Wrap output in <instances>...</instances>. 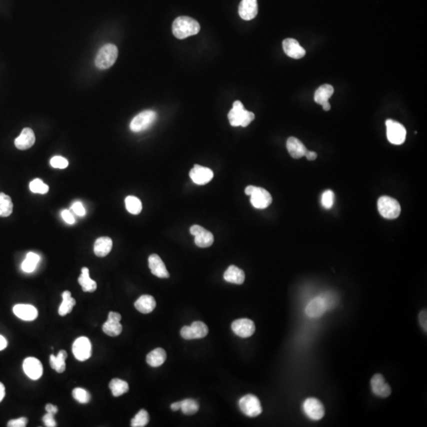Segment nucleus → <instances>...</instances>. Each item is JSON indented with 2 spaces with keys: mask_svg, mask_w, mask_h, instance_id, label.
I'll return each mask as SVG.
<instances>
[{
  "mask_svg": "<svg viewBox=\"0 0 427 427\" xmlns=\"http://www.w3.org/2000/svg\"><path fill=\"white\" fill-rule=\"evenodd\" d=\"M418 319H420V324H421L422 328H424V331L426 332L427 330V314H426V310H422L421 312H420V315H418Z\"/></svg>",
  "mask_w": 427,
  "mask_h": 427,
  "instance_id": "47",
  "label": "nucleus"
},
{
  "mask_svg": "<svg viewBox=\"0 0 427 427\" xmlns=\"http://www.w3.org/2000/svg\"><path fill=\"white\" fill-rule=\"evenodd\" d=\"M157 120V114L152 110H145L133 118L130 124V129L133 132H141L146 130Z\"/></svg>",
  "mask_w": 427,
  "mask_h": 427,
  "instance_id": "6",
  "label": "nucleus"
},
{
  "mask_svg": "<svg viewBox=\"0 0 427 427\" xmlns=\"http://www.w3.org/2000/svg\"><path fill=\"white\" fill-rule=\"evenodd\" d=\"M35 141L36 138L34 130L28 128H26L22 130L20 136L14 140V145L18 149L24 150L32 148L35 144Z\"/></svg>",
  "mask_w": 427,
  "mask_h": 427,
  "instance_id": "23",
  "label": "nucleus"
},
{
  "mask_svg": "<svg viewBox=\"0 0 427 427\" xmlns=\"http://www.w3.org/2000/svg\"><path fill=\"white\" fill-rule=\"evenodd\" d=\"M378 208L380 216L388 220H395L400 214L401 208L399 202L387 196L379 198Z\"/></svg>",
  "mask_w": 427,
  "mask_h": 427,
  "instance_id": "5",
  "label": "nucleus"
},
{
  "mask_svg": "<svg viewBox=\"0 0 427 427\" xmlns=\"http://www.w3.org/2000/svg\"><path fill=\"white\" fill-rule=\"evenodd\" d=\"M238 13L240 17L246 21L255 18L258 14L257 0H242L239 4Z\"/></svg>",
  "mask_w": 427,
  "mask_h": 427,
  "instance_id": "21",
  "label": "nucleus"
},
{
  "mask_svg": "<svg viewBox=\"0 0 427 427\" xmlns=\"http://www.w3.org/2000/svg\"><path fill=\"white\" fill-rule=\"evenodd\" d=\"M190 232L195 236L196 244L200 248H208L214 243V235L200 226H192L190 228Z\"/></svg>",
  "mask_w": 427,
  "mask_h": 427,
  "instance_id": "12",
  "label": "nucleus"
},
{
  "mask_svg": "<svg viewBox=\"0 0 427 427\" xmlns=\"http://www.w3.org/2000/svg\"><path fill=\"white\" fill-rule=\"evenodd\" d=\"M333 94H334V88L332 86L324 84L320 86L316 90L314 94V100L315 102L322 106L324 103L328 102L329 98L332 96Z\"/></svg>",
  "mask_w": 427,
  "mask_h": 427,
  "instance_id": "30",
  "label": "nucleus"
},
{
  "mask_svg": "<svg viewBox=\"0 0 427 427\" xmlns=\"http://www.w3.org/2000/svg\"><path fill=\"white\" fill-rule=\"evenodd\" d=\"M68 358V353L64 350H61L58 353L57 356H54V354H52L50 356V365L53 370H55L57 372H64L66 370V361Z\"/></svg>",
  "mask_w": 427,
  "mask_h": 427,
  "instance_id": "32",
  "label": "nucleus"
},
{
  "mask_svg": "<svg viewBox=\"0 0 427 427\" xmlns=\"http://www.w3.org/2000/svg\"><path fill=\"white\" fill-rule=\"evenodd\" d=\"M328 308L327 303L323 296L314 298L310 300L306 308V314L311 318H319L324 314Z\"/></svg>",
  "mask_w": 427,
  "mask_h": 427,
  "instance_id": "17",
  "label": "nucleus"
},
{
  "mask_svg": "<svg viewBox=\"0 0 427 427\" xmlns=\"http://www.w3.org/2000/svg\"><path fill=\"white\" fill-rule=\"evenodd\" d=\"M8 346V341L2 336L0 334V350H2Z\"/></svg>",
  "mask_w": 427,
  "mask_h": 427,
  "instance_id": "50",
  "label": "nucleus"
},
{
  "mask_svg": "<svg viewBox=\"0 0 427 427\" xmlns=\"http://www.w3.org/2000/svg\"><path fill=\"white\" fill-rule=\"evenodd\" d=\"M166 360V352L161 348H155L146 356V362L152 367H159Z\"/></svg>",
  "mask_w": 427,
  "mask_h": 427,
  "instance_id": "28",
  "label": "nucleus"
},
{
  "mask_svg": "<svg viewBox=\"0 0 427 427\" xmlns=\"http://www.w3.org/2000/svg\"><path fill=\"white\" fill-rule=\"evenodd\" d=\"M62 302L59 308V314L61 316H66L72 312L76 306V302L72 297L70 291L65 290L62 294Z\"/></svg>",
  "mask_w": 427,
  "mask_h": 427,
  "instance_id": "31",
  "label": "nucleus"
},
{
  "mask_svg": "<svg viewBox=\"0 0 427 427\" xmlns=\"http://www.w3.org/2000/svg\"><path fill=\"white\" fill-rule=\"evenodd\" d=\"M72 210H73L74 213L76 214L77 216H81V217H82V216H84L86 214V210L85 208H84V205H82V204L81 202H78V201L73 204V205H72Z\"/></svg>",
  "mask_w": 427,
  "mask_h": 427,
  "instance_id": "44",
  "label": "nucleus"
},
{
  "mask_svg": "<svg viewBox=\"0 0 427 427\" xmlns=\"http://www.w3.org/2000/svg\"><path fill=\"white\" fill-rule=\"evenodd\" d=\"M13 312L16 316L26 322L34 320L38 316V310L31 304H16L13 308Z\"/></svg>",
  "mask_w": 427,
  "mask_h": 427,
  "instance_id": "22",
  "label": "nucleus"
},
{
  "mask_svg": "<svg viewBox=\"0 0 427 427\" xmlns=\"http://www.w3.org/2000/svg\"><path fill=\"white\" fill-rule=\"evenodd\" d=\"M28 422V420L25 417L17 418V420H10L8 426L9 427H25Z\"/></svg>",
  "mask_w": 427,
  "mask_h": 427,
  "instance_id": "43",
  "label": "nucleus"
},
{
  "mask_svg": "<svg viewBox=\"0 0 427 427\" xmlns=\"http://www.w3.org/2000/svg\"><path fill=\"white\" fill-rule=\"evenodd\" d=\"M386 124L388 140L392 144L401 145L405 142L406 130L401 124L393 120H387Z\"/></svg>",
  "mask_w": 427,
  "mask_h": 427,
  "instance_id": "8",
  "label": "nucleus"
},
{
  "mask_svg": "<svg viewBox=\"0 0 427 427\" xmlns=\"http://www.w3.org/2000/svg\"><path fill=\"white\" fill-rule=\"evenodd\" d=\"M50 164H51L53 168H61V170H62V168H65L68 166V161L66 158H64L61 157V156H55V157H53L51 159Z\"/></svg>",
  "mask_w": 427,
  "mask_h": 427,
  "instance_id": "42",
  "label": "nucleus"
},
{
  "mask_svg": "<svg viewBox=\"0 0 427 427\" xmlns=\"http://www.w3.org/2000/svg\"><path fill=\"white\" fill-rule=\"evenodd\" d=\"M125 206L129 213L138 214L142 212V205L140 198L133 196H128L125 198Z\"/></svg>",
  "mask_w": 427,
  "mask_h": 427,
  "instance_id": "36",
  "label": "nucleus"
},
{
  "mask_svg": "<svg viewBox=\"0 0 427 427\" xmlns=\"http://www.w3.org/2000/svg\"><path fill=\"white\" fill-rule=\"evenodd\" d=\"M110 388L111 390L112 395L115 397H118L128 392L129 386L128 382L118 378H114L110 382Z\"/></svg>",
  "mask_w": 427,
  "mask_h": 427,
  "instance_id": "33",
  "label": "nucleus"
},
{
  "mask_svg": "<svg viewBox=\"0 0 427 427\" xmlns=\"http://www.w3.org/2000/svg\"><path fill=\"white\" fill-rule=\"evenodd\" d=\"M303 410L310 420H320L324 416L325 410L322 402L316 398H308L303 402Z\"/></svg>",
  "mask_w": 427,
  "mask_h": 427,
  "instance_id": "11",
  "label": "nucleus"
},
{
  "mask_svg": "<svg viewBox=\"0 0 427 427\" xmlns=\"http://www.w3.org/2000/svg\"><path fill=\"white\" fill-rule=\"evenodd\" d=\"M170 408L171 410H174V412H176V410H180V408H182V401L174 402V404H171Z\"/></svg>",
  "mask_w": 427,
  "mask_h": 427,
  "instance_id": "51",
  "label": "nucleus"
},
{
  "mask_svg": "<svg viewBox=\"0 0 427 427\" xmlns=\"http://www.w3.org/2000/svg\"><path fill=\"white\" fill-rule=\"evenodd\" d=\"M334 194L332 190H326L322 194V204L324 208L330 209L334 204Z\"/></svg>",
  "mask_w": 427,
  "mask_h": 427,
  "instance_id": "41",
  "label": "nucleus"
},
{
  "mask_svg": "<svg viewBox=\"0 0 427 427\" xmlns=\"http://www.w3.org/2000/svg\"><path fill=\"white\" fill-rule=\"evenodd\" d=\"M120 314L116 312H110L108 320L103 324V332L108 334V336L116 337L119 336L123 330V327L120 323Z\"/></svg>",
  "mask_w": 427,
  "mask_h": 427,
  "instance_id": "15",
  "label": "nucleus"
},
{
  "mask_svg": "<svg viewBox=\"0 0 427 427\" xmlns=\"http://www.w3.org/2000/svg\"><path fill=\"white\" fill-rule=\"evenodd\" d=\"M370 384L372 392L378 396L386 398L391 395V388L380 374H376L372 376Z\"/></svg>",
  "mask_w": 427,
  "mask_h": 427,
  "instance_id": "18",
  "label": "nucleus"
},
{
  "mask_svg": "<svg viewBox=\"0 0 427 427\" xmlns=\"http://www.w3.org/2000/svg\"><path fill=\"white\" fill-rule=\"evenodd\" d=\"M198 409H200V405L195 400L186 399L182 401L180 410L184 414L192 416V414H196L198 412Z\"/></svg>",
  "mask_w": 427,
  "mask_h": 427,
  "instance_id": "37",
  "label": "nucleus"
},
{
  "mask_svg": "<svg viewBox=\"0 0 427 427\" xmlns=\"http://www.w3.org/2000/svg\"><path fill=\"white\" fill-rule=\"evenodd\" d=\"M42 421L46 426L48 427H56V422L55 418H54V414L47 413L44 414L42 418Z\"/></svg>",
  "mask_w": 427,
  "mask_h": 427,
  "instance_id": "45",
  "label": "nucleus"
},
{
  "mask_svg": "<svg viewBox=\"0 0 427 427\" xmlns=\"http://www.w3.org/2000/svg\"><path fill=\"white\" fill-rule=\"evenodd\" d=\"M200 30V25L198 22L188 16H180L172 23V34L180 40L196 35Z\"/></svg>",
  "mask_w": 427,
  "mask_h": 427,
  "instance_id": "1",
  "label": "nucleus"
},
{
  "mask_svg": "<svg viewBox=\"0 0 427 427\" xmlns=\"http://www.w3.org/2000/svg\"><path fill=\"white\" fill-rule=\"evenodd\" d=\"M322 107H323L324 111H329V110H331V104H330L329 102H326L322 104Z\"/></svg>",
  "mask_w": 427,
  "mask_h": 427,
  "instance_id": "53",
  "label": "nucleus"
},
{
  "mask_svg": "<svg viewBox=\"0 0 427 427\" xmlns=\"http://www.w3.org/2000/svg\"><path fill=\"white\" fill-rule=\"evenodd\" d=\"M5 386L2 383L0 382V402L4 400V396H5Z\"/></svg>",
  "mask_w": 427,
  "mask_h": 427,
  "instance_id": "52",
  "label": "nucleus"
},
{
  "mask_svg": "<svg viewBox=\"0 0 427 427\" xmlns=\"http://www.w3.org/2000/svg\"><path fill=\"white\" fill-rule=\"evenodd\" d=\"M46 410L47 412V413H50V414H56L58 412V408L55 405L51 404H48L46 405Z\"/></svg>",
  "mask_w": 427,
  "mask_h": 427,
  "instance_id": "48",
  "label": "nucleus"
},
{
  "mask_svg": "<svg viewBox=\"0 0 427 427\" xmlns=\"http://www.w3.org/2000/svg\"><path fill=\"white\" fill-rule=\"evenodd\" d=\"M23 370L27 376L36 380L43 375V366L36 358H27L23 362Z\"/></svg>",
  "mask_w": 427,
  "mask_h": 427,
  "instance_id": "16",
  "label": "nucleus"
},
{
  "mask_svg": "<svg viewBox=\"0 0 427 427\" xmlns=\"http://www.w3.org/2000/svg\"><path fill=\"white\" fill-rule=\"evenodd\" d=\"M39 261H40V256L38 254L30 252L27 254L25 260L22 264V269L23 272L26 273L32 272L36 269Z\"/></svg>",
  "mask_w": 427,
  "mask_h": 427,
  "instance_id": "34",
  "label": "nucleus"
},
{
  "mask_svg": "<svg viewBox=\"0 0 427 427\" xmlns=\"http://www.w3.org/2000/svg\"><path fill=\"white\" fill-rule=\"evenodd\" d=\"M61 216H62V218L68 224H70V225H72V224H74L76 222V220H74V217L73 214H72V212L69 210H64L61 213Z\"/></svg>",
  "mask_w": 427,
  "mask_h": 427,
  "instance_id": "46",
  "label": "nucleus"
},
{
  "mask_svg": "<svg viewBox=\"0 0 427 427\" xmlns=\"http://www.w3.org/2000/svg\"><path fill=\"white\" fill-rule=\"evenodd\" d=\"M286 148L291 157L295 159L304 157L306 154L307 148L306 146L300 142L298 138L295 137H290L286 142Z\"/></svg>",
  "mask_w": 427,
  "mask_h": 427,
  "instance_id": "24",
  "label": "nucleus"
},
{
  "mask_svg": "<svg viewBox=\"0 0 427 427\" xmlns=\"http://www.w3.org/2000/svg\"><path fill=\"white\" fill-rule=\"evenodd\" d=\"M72 396L78 402L82 404H86L90 401L91 396L86 390L81 388H76L72 391Z\"/></svg>",
  "mask_w": 427,
  "mask_h": 427,
  "instance_id": "39",
  "label": "nucleus"
},
{
  "mask_svg": "<svg viewBox=\"0 0 427 427\" xmlns=\"http://www.w3.org/2000/svg\"><path fill=\"white\" fill-rule=\"evenodd\" d=\"M208 334V328L204 322H193L190 326H184L180 330V336L184 340L204 338Z\"/></svg>",
  "mask_w": 427,
  "mask_h": 427,
  "instance_id": "10",
  "label": "nucleus"
},
{
  "mask_svg": "<svg viewBox=\"0 0 427 427\" xmlns=\"http://www.w3.org/2000/svg\"><path fill=\"white\" fill-rule=\"evenodd\" d=\"M308 161H314L318 158V154L316 152H311V150H307L306 154L304 155Z\"/></svg>",
  "mask_w": 427,
  "mask_h": 427,
  "instance_id": "49",
  "label": "nucleus"
},
{
  "mask_svg": "<svg viewBox=\"0 0 427 427\" xmlns=\"http://www.w3.org/2000/svg\"><path fill=\"white\" fill-rule=\"evenodd\" d=\"M74 358L80 362L89 359L92 356V345L89 338L85 336L78 338L72 345Z\"/></svg>",
  "mask_w": 427,
  "mask_h": 427,
  "instance_id": "9",
  "label": "nucleus"
},
{
  "mask_svg": "<svg viewBox=\"0 0 427 427\" xmlns=\"http://www.w3.org/2000/svg\"><path fill=\"white\" fill-rule=\"evenodd\" d=\"M78 284L81 285L84 292H94L96 289V282L90 277V270L87 268H82L81 276L78 277Z\"/></svg>",
  "mask_w": 427,
  "mask_h": 427,
  "instance_id": "29",
  "label": "nucleus"
},
{
  "mask_svg": "<svg viewBox=\"0 0 427 427\" xmlns=\"http://www.w3.org/2000/svg\"><path fill=\"white\" fill-rule=\"evenodd\" d=\"M118 57V47L112 44H108L99 50L95 59V65L100 70L110 68L115 64Z\"/></svg>",
  "mask_w": 427,
  "mask_h": 427,
  "instance_id": "4",
  "label": "nucleus"
},
{
  "mask_svg": "<svg viewBox=\"0 0 427 427\" xmlns=\"http://www.w3.org/2000/svg\"><path fill=\"white\" fill-rule=\"evenodd\" d=\"M284 52L292 59L299 60L306 56V50L300 46L297 40L293 38H288L282 42Z\"/></svg>",
  "mask_w": 427,
  "mask_h": 427,
  "instance_id": "19",
  "label": "nucleus"
},
{
  "mask_svg": "<svg viewBox=\"0 0 427 427\" xmlns=\"http://www.w3.org/2000/svg\"><path fill=\"white\" fill-rule=\"evenodd\" d=\"M30 191L34 193H38V194H46L50 190V188L47 184L44 183L42 180L36 179L34 180L30 184Z\"/></svg>",
  "mask_w": 427,
  "mask_h": 427,
  "instance_id": "40",
  "label": "nucleus"
},
{
  "mask_svg": "<svg viewBox=\"0 0 427 427\" xmlns=\"http://www.w3.org/2000/svg\"><path fill=\"white\" fill-rule=\"evenodd\" d=\"M189 176L196 184L204 186L213 179L214 172L210 168L195 164L190 171Z\"/></svg>",
  "mask_w": 427,
  "mask_h": 427,
  "instance_id": "14",
  "label": "nucleus"
},
{
  "mask_svg": "<svg viewBox=\"0 0 427 427\" xmlns=\"http://www.w3.org/2000/svg\"><path fill=\"white\" fill-rule=\"evenodd\" d=\"M239 408L246 416L254 418L262 413L260 401L256 396L248 394L240 398L238 402Z\"/></svg>",
  "mask_w": 427,
  "mask_h": 427,
  "instance_id": "7",
  "label": "nucleus"
},
{
  "mask_svg": "<svg viewBox=\"0 0 427 427\" xmlns=\"http://www.w3.org/2000/svg\"><path fill=\"white\" fill-rule=\"evenodd\" d=\"M134 307L138 312L144 314H150L156 307V300L152 295H142L134 302Z\"/></svg>",
  "mask_w": 427,
  "mask_h": 427,
  "instance_id": "26",
  "label": "nucleus"
},
{
  "mask_svg": "<svg viewBox=\"0 0 427 427\" xmlns=\"http://www.w3.org/2000/svg\"><path fill=\"white\" fill-rule=\"evenodd\" d=\"M244 192L251 197L250 202L256 209H265L272 202V197L270 193L263 188L250 186L246 187Z\"/></svg>",
  "mask_w": 427,
  "mask_h": 427,
  "instance_id": "3",
  "label": "nucleus"
},
{
  "mask_svg": "<svg viewBox=\"0 0 427 427\" xmlns=\"http://www.w3.org/2000/svg\"><path fill=\"white\" fill-rule=\"evenodd\" d=\"M224 280L230 284L240 285L244 282L246 274L242 269L234 265H231L224 273Z\"/></svg>",
  "mask_w": 427,
  "mask_h": 427,
  "instance_id": "25",
  "label": "nucleus"
},
{
  "mask_svg": "<svg viewBox=\"0 0 427 427\" xmlns=\"http://www.w3.org/2000/svg\"><path fill=\"white\" fill-rule=\"evenodd\" d=\"M232 330L238 336L248 338L252 336L256 331L255 324L247 318L236 320L231 325Z\"/></svg>",
  "mask_w": 427,
  "mask_h": 427,
  "instance_id": "13",
  "label": "nucleus"
},
{
  "mask_svg": "<svg viewBox=\"0 0 427 427\" xmlns=\"http://www.w3.org/2000/svg\"><path fill=\"white\" fill-rule=\"evenodd\" d=\"M149 268L154 276L160 278H167L170 277V273L167 270L164 262L157 254H152L148 259Z\"/></svg>",
  "mask_w": 427,
  "mask_h": 427,
  "instance_id": "20",
  "label": "nucleus"
},
{
  "mask_svg": "<svg viewBox=\"0 0 427 427\" xmlns=\"http://www.w3.org/2000/svg\"><path fill=\"white\" fill-rule=\"evenodd\" d=\"M228 119L232 127L246 128L255 119V114L244 108L240 100H236L232 104V110L228 114Z\"/></svg>",
  "mask_w": 427,
  "mask_h": 427,
  "instance_id": "2",
  "label": "nucleus"
},
{
  "mask_svg": "<svg viewBox=\"0 0 427 427\" xmlns=\"http://www.w3.org/2000/svg\"><path fill=\"white\" fill-rule=\"evenodd\" d=\"M149 421L150 416L148 412L142 409L132 420L130 426L132 427H144L148 425Z\"/></svg>",
  "mask_w": 427,
  "mask_h": 427,
  "instance_id": "38",
  "label": "nucleus"
},
{
  "mask_svg": "<svg viewBox=\"0 0 427 427\" xmlns=\"http://www.w3.org/2000/svg\"><path fill=\"white\" fill-rule=\"evenodd\" d=\"M112 248V240L108 236H102L96 239L94 247L95 255L104 257L108 255Z\"/></svg>",
  "mask_w": 427,
  "mask_h": 427,
  "instance_id": "27",
  "label": "nucleus"
},
{
  "mask_svg": "<svg viewBox=\"0 0 427 427\" xmlns=\"http://www.w3.org/2000/svg\"><path fill=\"white\" fill-rule=\"evenodd\" d=\"M13 212V202L12 198L5 193H0V217L5 218Z\"/></svg>",
  "mask_w": 427,
  "mask_h": 427,
  "instance_id": "35",
  "label": "nucleus"
}]
</instances>
